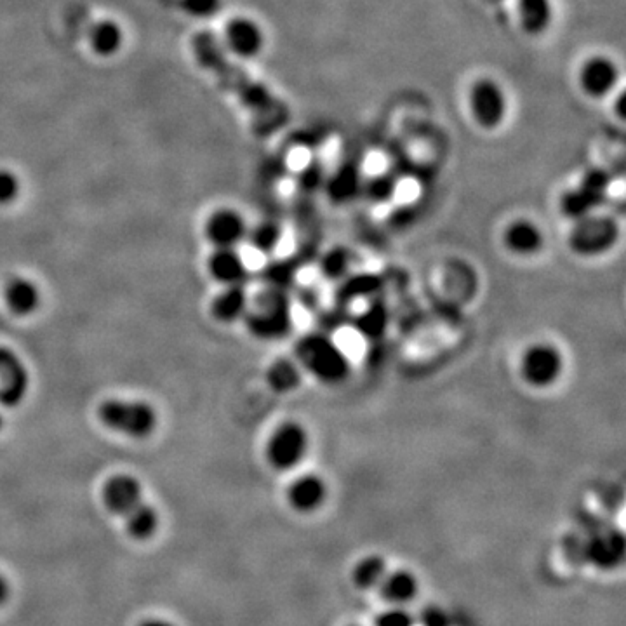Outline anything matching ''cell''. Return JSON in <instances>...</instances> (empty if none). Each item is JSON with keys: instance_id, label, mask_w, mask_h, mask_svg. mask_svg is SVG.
Returning <instances> with one entry per match:
<instances>
[{"instance_id": "6da1fadb", "label": "cell", "mask_w": 626, "mask_h": 626, "mask_svg": "<svg viewBox=\"0 0 626 626\" xmlns=\"http://www.w3.org/2000/svg\"><path fill=\"white\" fill-rule=\"evenodd\" d=\"M294 357L301 371L324 385H340L347 381L352 364L347 353L326 333H308L298 340Z\"/></svg>"}, {"instance_id": "7a4b0ae2", "label": "cell", "mask_w": 626, "mask_h": 626, "mask_svg": "<svg viewBox=\"0 0 626 626\" xmlns=\"http://www.w3.org/2000/svg\"><path fill=\"white\" fill-rule=\"evenodd\" d=\"M249 333L265 341L284 340L293 331V303L286 291L268 289L249 305L244 317Z\"/></svg>"}, {"instance_id": "3957f363", "label": "cell", "mask_w": 626, "mask_h": 626, "mask_svg": "<svg viewBox=\"0 0 626 626\" xmlns=\"http://www.w3.org/2000/svg\"><path fill=\"white\" fill-rule=\"evenodd\" d=\"M100 420L105 427L131 439H147L157 428L154 407L143 400L110 399L100 407Z\"/></svg>"}, {"instance_id": "277c9868", "label": "cell", "mask_w": 626, "mask_h": 626, "mask_svg": "<svg viewBox=\"0 0 626 626\" xmlns=\"http://www.w3.org/2000/svg\"><path fill=\"white\" fill-rule=\"evenodd\" d=\"M620 239L618 221L606 214L590 213L580 220L573 221L567 244L574 254L593 258L613 249Z\"/></svg>"}, {"instance_id": "5b68a950", "label": "cell", "mask_w": 626, "mask_h": 626, "mask_svg": "<svg viewBox=\"0 0 626 626\" xmlns=\"http://www.w3.org/2000/svg\"><path fill=\"white\" fill-rule=\"evenodd\" d=\"M564 367L566 360L559 347L550 343H534L522 353L519 373L527 387L547 390L562 378Z\"/></svg>"}, {"instance_id": "8992f818", "label": "cell", "mask_w": 626, "mask_h": 626, "mask_svg": "<svg viewBox=\"0 0 626 626\" xmlns=\"http://www.w3.org/2000/svg\"><path fill=\"white\" fill-rule=\"evenodd\" d=\"M310 447L307 428L298 421H286L270 435L267 444V460L275 470L289 472L300 467Z\"/></svg>"}, {"instance_id": "52a82bcc", "label": "cell", "mask_w": 626, "mask_h": 626, "mask_svg": "<svg viewBox=\"0 0 626 626\" xmlns=\"http://www.w3.org/2000/svg\"><path fill=\"white\" fill-rule=\"evenodd\" d=\"M468 107L480 127L496 129L507 119V93L496 80L487 77L475 80L468 91Z\"/></svg>"}, {"instance_id": "ba28073f", "label": "cell", "mask_w": 626, "mask_h": 626, "mask_svg": "<svg viewBox=\"0 0 626 626\" xmlns=\"http://www.w3.org/2000/svg\"><path fill=\"white\" fill-rule=\"evenodd\" d=\"M611 187V176L604 169H592L588 171L580 187L569 190L560 200V211L571 221L580 220L587 214L595 213L604 200Z\"/></svg>"}, {"instance_id": "9c48e42d", "label": "cell", "mask_w": 626, "mask_h": 626, "mask_svg": "<svg viewBox=\"0 0 626 626\" xmlns=\"http://www.w3.org/2000/svg\"><path fill=\"white\" fill-rule=\"evenodd\" d=\"M30 374L18 353L0 347V406L18 407L27 399Z\"/></svg>"}, {"instance_id": "30bf717a", "label": "cell", "mask_w": 626, "mask_h": 626, "mask_svg": "<svg viewBox=\"0 0 626 626\" xmlns=\"http://www.w3.org/2000/svg\"><path fill=\"white\" fill-rule=\"evenodd\" d=\"M621 72L616 61L607 56H592L588 58L580 68L578 82L581 91L593 98L602 100L609 94L614 93V89L620 84Z\"/></svg>"}, {"instance_id": "8fae6325", "label": "cell", "mask_w": 626, "mask_h": 626, "mask_svg": "<svg viewBox=\"0 0 626 626\" xmlns=\"http://www.w3.org/2000/svg\"><path fill=\"white\" fill-rule=\"evenodd\" d=\"M207 239L216 249H237L247 239L249 227L242 214L232 209H221L207 221Z\"/></svg>"}, {"instance_id": "7c38bea8", "label": "cell", "mask_w": 626, "mask_h": 626, "mask_svg": "<svg viewBox=\"0 0 626 626\" xmlns=\"http://www.w3.org/2000/svg\"><path fill=\"white\" fill-rule=\"evenodd\" d=\"M225 44L235 56L253 60L265 47V34L251 18H235L225 30Z\"/></svg>"}, {"instance_id": "4fadbf2b", "label": "cell", "mask_w": 626, "mask_h": 626, "mask_svg": "<svg viewBox=\"0 0 626 626\" xmlns=\"http://www.w3.org/2000/svg\"><path fill=\"white\" fill-rule=\"evenodd\" d=\"M287 503L289 507L300 513L319 510L327 498L326 480L315 473L300 475L287 487Z\"/></svg>"}, {"instance_id": "5bb4252c", "label": "cell", "mask_w": 626, "mask_h": 626, "mask_svg": "<svg viewBox=\"0 0 626 626\" xmlns=\"http://www.w3.org/2000/svg\"><path fill=\"white\" fill-rule=\"evenodd\" d=\"M503 244L520 258H531L545 246V234L534 221L515 220L503 232Z\"/></svg>"}, {"instance_id": "9a60e30c", "label": "cell", "mask_w": 626, "mask_h": 626, "mask_svg": "<svg viewBox=\"0 0 626 626\" xmlns=\"http://www.w3.org/2000/svg\"><path fill=\"white\" fill-rule=\"evenodd\" d=\"M103 500L110 512L126 515L143 501V487L131 475H115L105 484Z\"/></svg>"}, {"instance_id": "2e32d148", "label": "cell", "mask_w": 626, "mask_h": 626, "mask_svg": "<svg viewBox=\"0 0 626 626\" xmlns=\"http://www.w3.org/2000/svg\"><path fill=\"white\" fill-rule=\"evenodd\" d=\"M209 270L223 286L246 284L249 277L246 260L237 249H216L209 260Z\"/></svg>"}, {"instance_id": "e0dca14e", "label": "cell", "mask_w": 626, "mask_h": 626, "mask_svg": "<svg viewBox=\"0 0 626 626\" xmlns=\"http://www.w3.org/2000/svg\"><path fill=\"white\" fill-rule=\"evenodd\" d=\"M520 27L527 35L540 37L553 21L552 0H517Z\"/></svg>"}, {"instance_id": "ac0fdd59", "label": "cell", "mask_w": 626, "mask_h": 626, "mask_svg": "<svg viewBox=\"0 0 626 626\" xmlns=\"http://www.w3.org/2000/svg\"><path fill=\"white\" fill-rule=\"evenodd\" d=\"M251 300L247 294L246 284L225 286L213 303V313L221 322H235L244 319L249 310Z\"/></svg>"}, {"instance_id": "d6986e66", "label": "cell", "mask_w": 626, "mask_h": 626, "mask_svg": "<svg viewBox=\"0 0 626 626\" xmlns=\"http://www.w3.org/2000/svg\"><path fill=\"white\" fill-rule=\"evenodd\" d=\"M353 326L359 331L360 336L367 340L378 341L383 338L390 326V310L387 303L376 300L374 296V300L353 319Z\"/></svg>"}, {"instance_id": "ffe728a7", "label": "cell", "mask_w": 626, "mask_h": 626, "mask_svg": "<svg viewBox=\"0 0 626 626\" xmlns=\"http://www.w3.org/2000/svg\"><path fill=\"white\" fill-rule=\"evenodd\" d=\"M625 553V541L623 536L616 531L597 534L590 545H588V555L590 559L602 567L616 566Z\"/></svg>"}, {"instance_id": "44dd1931", "label": "cell", "mask_w": 626, "mask_h": 626, "mask_svg": "<svg viewBox=\"0 0 626 626\" xmlns=\"http://www.w3.org/2000/svg\"><path fill=\"white\" fill-rule=\"evenodd\" d=\"M6 300L16 315H32L40 305L39 287L32 280L16 279L7 286Z\"/></svg>"}, {"instance_id": "7402d4cb", "label": "cell", "mask_w": 626, "mask_h": 626, "mask_svg": "<svg viewBox=\"0 0 626 626\" xmlns=\"http://www.w3.org/2000/svg\"><path fill=\"white\" fill-rule=\"evenodd\" d=\"M301 380H303V371L296 360L279 359L268 367V387L272 388L275 393L294 392L300 387Z\"/></svg>"}, {"instance_id": "603a6c76", "label": "cell", "mask_w": 626, "mask_h": 626, "mask_svg": "<svg viewBox=\"0 0 626 626\" xmlns=\"http://www.w3.org/2000/svg\"><path fill=\"white\" fill-rule=\"evenodd\" d=\"M89 42H91L94 53H98L100 56H112L122 47L124 32H122L119 23H115V21H98L89 32Z\"/></svg>"}, {"instance_id": "cb8c5ba5", "label": "cell", "mask_w": 626, "mask_h": 626, "mask_svg": "<svg viewBox=\"0 0 626 626\" xmlns=\"http://www.w3.org/2000/svg\"><path fill=\"white\" fill-rule=\"evenodd\" d=\"M362 188L359 171L355 166H341L340 171L333 178L327 180V194L334 202H347L357 197Z\"/></svg>"}, {"instance_id": "d4e9b609", "label": "cell", "mask_w": 626, "mask_h": 626, "mask_svg": "<svg viewBox=\"0 0 626 626\" xmlns=\"http://www.w3.org/2000/svg\"><path fill=\"white\" fill-rule=\"evenodd\" d=\"M353 254L347 247H333L320 256L319 272L329 282H341L350 275Z\"/></svg>"}, {"instance_id": "484cf974", "label": "cell", "mask_w": 626, "mask_h": 626, "mask_svg": "<svg viewBox=\"0 0 626 626\" xmlns=\"http://www.w3.org/2000/svg\"><path fill=\"white\" fill-rule=\"evenodd\" d=\"M383 287V280L378 275L362 274L347 275L341 280L340 298L345 301L360 300V298H371L380 293Z\"/></svg>"}, {"instance_id": "4316f807", "label": "cell", "mask_w": 626, "mask_h": 626, "mask_svg": "<svg viewBox=\"0 0 626 626\" xmlns=\"http://www.w3.org/2000/svg\"><path fill=\"white\" fill-rule=\"evenodd\" d=\"M124 517H126L127 533L138 540H147L159 527V512L143 501Z\"/></svg>"}, {"instance_id": "83f0119b", "label": "cell", "mask_w": 626, "mask_h": 626, "mask_svg": "<svg viewBox=\"0 0 626 626\" xmlns=\"http://www.w3.org/2000/svg\"><path fill=\"white\" fill-rule=\"evenodd\" d=\"M298 274V267L293 261L277 260L268 263L267 267L261 272V280L265 282L268 289H277V291H286L289 293L293 287L294 280Z\"/></svg>"}, {"instance_id": "f1b7e54d", "label": "cell", "mask_w": 626, "mask_h": 626, "mask_svg": "<svg viewBox=\"0 0 626 626\" xmlns=\"http://www.w3.org/2000/svg\"><path fill=\"white\" fill-rule=\"evenodd\" d=\"M282 237H284V232H282L279 223L263 221L260 225H256L253 230H249L246 240H249L254 251L268 256V254L277 251V247L282 242Z\"/></svg>"}, {"instance_id": "f546056e", "label": "cell", "mask_w": 626, "mask_h": 626, "mask_svg": "<svg viewBox=\"0 0 626 626\" xmlns=\"http://www.w3.org/2000/svg\"><path fill=\"white\" fill-rule=\"evenodd\" d=\"M360 194L373 204H387L397 194V180L390 174H374L369 180L362 181Z\"/></svg>"}, {"instance_id": "4dcf8cb0", "label": "cell", "mask_w": 626, "mask_h": 626, "mask_svg": "<svg viewBox=\"0 0 626 626\" xmlns=\"http://www.w3.org/2000/svg\"><path fill=\"white\" fill-rule=\"evenodd\" d=\"M380 587L383 588L385 597L393 602H407L413 599L414 593L418 590L413 574L404 573V571L387 574L381 581Z\"/></svg>"}, {"instance_id": "1f68e13d", "label": "cell", "mask_w": 626, "mask_h": 626, "mask_svg": "<svg viewBox=\"0 0 626 626\" xmlns=\"http://www.w3.org/2000/svg\"><path fill=\"white\" fill-rule=\"evenodd\" d=\"M385 576H387V567L380 557H367V559L360 560L353 571L355 583L366 590L381 585Z\"/></svg>"}, {"instance_id": "d6a6232c", "label": "cell", "mask_w": 626, "mask_h": 626, "mask_svg": "<svg viewBox=\"0 0 626 626\" xmlns=\"http://www.w3.org/2000/svg\"><path fill=\"white\" fill-rule=\"evenodd\" d=\"M223 0H181L183 11L192 18H213L220 11Z\"/></svg>"}, {"instance_id": "836d02e7", "label": "cell", "mask_w": 626, "mask_h": 626, "mask_svg": "<svg viewBox=\"0 0 626 626\" xmlns=\"http://www.w3.org/2000/svg\"><path fill=\"white\" fill-rule=\"evenodd\" d=\"M21 183L16 174L0 169V204H11L20 195Z\"/></svg>"}, {"instance_id": "e575fe53", "label": "cell", "mask_w": 626, "mask_h": 626, "mask_svg": "<svg viewBox=\"0 0 626 626\" xmlns=\"http://www.w3.org/2000/svg\"><path fill=\"white\" fill-rule=\"evenodd\" d=\"M378 626H413V620L402 611H392L381 616Z\"/></svg>"}, {"instance_id": "d590c367", "label": "cell", "mask_w": 626, "mask_h": 626, "mask_svg": "<svg viewBox=\"0 0 626 626\" xmlns=\"http://www.w3.org/2000/svg\"><path fill=\"white\" fill-rule=\"evenodd\" d=\"M421 621H423V626H449L446 613L437 607H428L421 616Z\"/></svg>"}, {"instance_id": "8d00e7d4", "label": "cell", "mask_w": 626, "mask_h": 626, "mask_svg": "<svg viewBox=\"0 0 626 626\" xmlns=\"http://www.w3.org/2000/svg\"><path fill=\"white\" fill-rule=\"evenodd\" d=\"M7 599H9V583H7L6 578L0 574V606H4Z\"/></svg>"}, {"instance_id": "74e56055", "label": "cell", "mask_w": 626, "mask_h": 626, "mask_svg": "<svg viewBox=\"0 0 626 626\" xmlns=\"http://www.w3.org/2000/svg\"><path fill=\"white\" fill-rule=\"evenodd\" d=\"M140 626H174V625H171V623H167V621H164V620H148V621H145V623H141Z\"/></svg>"}, {"instance_id": "f35d334b", "label": "cell", "mask_w": 626, "mask_h": 626, "mask_svg": "<svg viewBox=\"0 0 626 626\" xmlns=\"http://www.w3.org/2000/svg\"><path fill=\"white\" fill-rule=\"evenodd\" d=\"M4 427V418H2V414H0V430Z\"/></svg>"}, {"instance_id": "ab89813d", "label": "cell", "mask_w": 626, "mask_h": 626, "mask_svg": "<svg viewBox=\"0 0 626 626\" xmlns=\"http://www.w3.org/2000/svg\"><path fill=\"white\" fill-rule=\"evenodd\" d=\"M486 2H491V4H496V2H501V0H486Z\"/></svg>"}]
</instances>
